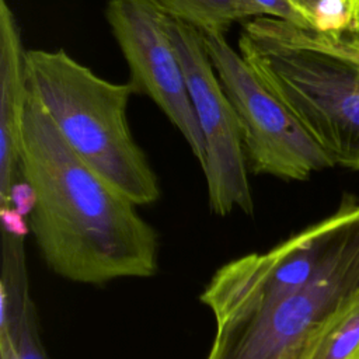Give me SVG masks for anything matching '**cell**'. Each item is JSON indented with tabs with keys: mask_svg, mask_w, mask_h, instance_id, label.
<instances>
[{
	"mask_svg": "<svg viewBox=\"0 0 359 359\" xmlns=\"http://www.w3.org/2000/svg\"><path fill=\"white\" fill-rule=\"evenodd\" d=\"M359 294V203L265 252L219 268L201 300L215 317L206 359H293Z\"/></svg>",
	"mask_w": 359,
	"mask_h": 359,
	"instance_id": "6da1fadb",
	"label": "cell"
},
{
	"mask_svg": "<svg viewBox=\"0 0 359 359\" xmlns=\"http://www.w3.org/2000/svg\"><path fill=\"white\" fill-rule=\"evenodd\" d=\"M21 172L31 195L29 233L56 275L102 285L156 273V230L137 213V205L70 149L29 90Z\"/></svg>",
	"mask_w": 359,
	"mask_h": 359,
	"instance_id": "7a4b0ae2",
	"label": "cell"
},
{
	"mask_svg": "<svg viewBox=\"0 0 359 359\" xmlns=\"http://www.w3.org/2000/svg\"><path fill=\"white\" fill-rule=\"evenodd\" d=\"M238 53L332 165L359 171V57L335 34L257 17L243 24Z\"/></svg>",
	"mask_w": 359,
	"mask_h": 359,
	"instance_id": "3957f363",
	"label": "cell"
},
{
	"mask_svg": "<svg viewBox=\"0 0 359 359\" xmlns=\"http://www.w3.org/2000/svg\"><path fill=\"white\" fill-rule=\"evenodd\" d=\"M29 93L70 149L135 205L160 198L156 172L128 123L133 84L112 83L63 49L25 52Z\"/></svg>",
	"mask_w": 359,
	"mask_h": 359,
	"instance_id": "277c9868",
	"label": "cell"
},
{
	"mask_svg": "<svg viewBox=\"0 0 359 359\" xmlns=\"http://www.w3.org/2000/svg\"><path fill=\"white\" fill-rule=\"evenodd\" d=\"M202 38L237 114L247 164L252 172L302 181L316 171L332 167L324 150L257 77L224 35L202 34Z\"/></svg>",
	"mask_w": 359,
	"mask_h": 359,
	"instance_id": "5b68a950",
	"label": "cell"
},
{
	"mask_svg": "<svg viewBox=\"0 0 359 359\" xmlns=\"http://www.w3.org/2000/svg\"><path fill=\"white\" fill-rule=\"evenodd\" d=\"M168 32L205 139L206 160L202 171L210 210L219 216H226L234 209L251 215L254 203L240 122L206 52L202 34L172 18Z\"/></svg>",
	"mask_w": 359,
	"mask_h": 359,
	"instance_id": "8992f818",
	"label": "cell"
},
{
	"mask_svg": "<svg viewBox=\"0 0 359 359\" xmlns=\"http://www.w3.org/2000/svg\"><path fill=\"white\" fill-rule=\"evenodd\" d=\"M105 17L137 95H147L163 111L203 168L205 139L168 32V14L158 0H109Z\"/></svg>",
	"mask_w": 359,
	"mask_h": 359,
	"instance_id": "52a82bcc",
	"label": "cell"
},
{
	"mask_svg": "<svg viewBox=\"0 0 359 359\" xmlns=\"http://www.w3.org/2000/svg\"><path fill=\"white\" fill-rule=\"evenodd\" d=\"M25 49L15 15L0 0V202L22 184L21 133L28 98Z\"/></svg>",
	"mask_w": 359,
	"mask_h": 359,
	"instance_id": "ba28073f",
	"label": "cell"
},
{
	"mask_svg": "<svg viewBox=\"0 0 359 359\" xmlns=\"http://www.w3.org/2000/svg\"><path fill=\"white\" fill-rule=\"evenodd\" d=\"M24 238L3 237L1 359H49L28 293Z\"/></svg>",
	"mask_w": 359,
	"mask_h": 359,
	"instance_id": "9c48e42d",
	"label": "cell"
},
{
	"mask_svg": "<svg viewBox=\"0 0 359 359\" xmlns=\"http://www.w3.org/2000/svg\"><path fill=\"white\" fill-rule=\"evenodd\" d=\"M293 359H359V294L325 321Z\"/></svg>",
	"mask_w": 359,
	"mask_h": 359,
	"instance_id": "30bf717a",
	"label": "cell"
},
{
	"mask_svg": "<svg viewBox=\"0 0 359 359\" xmlns=\"http://www.w3.org/2000/svg\"><path fill=\"white\" fill-rule=\"evenodd\" d=\"M170 18L185 22L201 34L224 35L237 21L257 18L244 0H158Z\"/></svg>",
	"mask_w": 359,
	"mask_h": 359,
	"instance_id": "8fae6325",
	"label": "cell"
},
{
	"mask_svg": "<svg viewBox=\"0 0 359 359\" xmlns=\"http://www.w3.org/2000/svg\"><path fill=\"white\" fill-rule=\"evenodd\" d=\"M309 20L310 25L321 32L342 34L348 28L346 0H290Z\"/></svg>",
	"mask_w": 359,
	"mask_h": 359,
	"instance_id": "7c38bea8",
	"label": "cell"
},
{
	"mask_svg": "<svg viewBox=\"0 0 359 359\" xmlns=\"http://www.w3.org/2000/svg\"><path fill=\"white\" fill-rule=\"evenodd\" d=\"M257 17H273L304 28H313L309 20L290 0H244ZM314 29V28H313Z\"/></svg>",
	"mask_w": 359,
	"mask_h": 359,
	"instance_id": "4fadbf2b",
	"label": "cell"
},
{
	"mask_svg": "<svg viewBox=\"0 0 359 359\" xmlns=\"http://www.w3.org/2000/svg\"><path fill=\"white\" fill-rule=\"evenodd\" d=\"M337 35L342 36L348 43L359 48V32H355V34H345L344 32V34H337Z\"/></svg>",
	"mask_w": 359,
	"mask_h": 359,
	"instance_id": "5bb4252c",
	"label": "cell"
},
{
	"mask_svg": "<svg viewBox=\"0 0 359 359\" xmlns=\"http://www.w3.org/2000/svg\"><path fill=\"white\" fill-rule=\"evenodd\" d=\"M338 36V39L342 42V45L348 49V50H351L352 53H355L358 57H359V48H356V46H353V45H351V43H348L342 36H339V35H337Z\"/></svg>",
	"mask_w": 359,
	"mask_h": 359,
	"instance_id": "9a60e30c",
	"label": "cell"
}]
</instances>
